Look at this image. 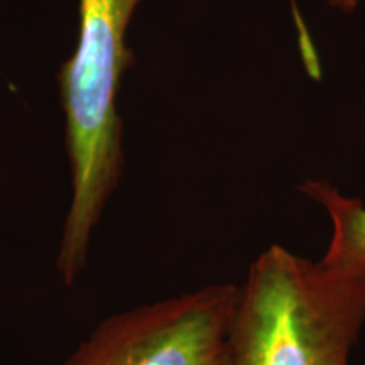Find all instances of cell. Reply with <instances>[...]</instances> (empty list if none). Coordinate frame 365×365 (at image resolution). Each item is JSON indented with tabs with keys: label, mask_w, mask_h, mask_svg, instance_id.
Instances as JSON below:
<instances>
[{
	"label": "cell",
	"mask_w": 365,
	"mask_h": 365,
	"mask_svg": "<svg viewBox=\"0 0 365 365\" xmlns=\"http://www.w3.org/2000/svg\"><path fill=\"white\" fill-rule=\"evenodd\" d=\"M327 210L331 222L330 245L318 267L327 276L365 294V205L336 190L327 180H304L298 188Z\"/></svg>",
	"instance_id": "4"
},
{
	"label": "cell",
	"mask_w": 365,
	"mask_h": 365,
	"mask_svg": "<svg viewBox=\"0 0 365 365\" xmlns=\"http://www.w3.org/2000/svg\"><path fill=\"white\" fill-rule=\"evenodd\" d=\"M139 4L140 0H80L78 44L59 73L73 182L56 257L66 286L83 272L93 228L122 176L117 97L122 75L135 61L125 33Z\"/></svg>",
	"instance_id": "1"
},
{
	"label": "cell",
	"mask_w": 365,
	"mask_h": 365,
	"mask_svg": "<svg viewBox=\"0 0 365 365\" xmlns=\"http://www.w3.org/2000/svg\"><path fill=\"white\" fill-rule=\"evenodd\" d=\"M327 2L341 14H354L365 0H327Z\"/></svg>",
	"instance_id": "6"
},
{
	"label": "cell",
	"mask_w": 365,
	"mask_h": 365,
	"mask_svg": "<svg viewBox=\"0 0 365 365\" xmlns=\"http://www.w3.org/2000/svg\"><path fill=\"white\" fill-rule=\"evenodd\" d=\"M365 294L271 245L250 264L230 328L232 365H350Z\"/></svg>",
	"instance_id": "2"
},
{
	"label": "cell",
	"mask_w": 365,
	"mask_h": 365,
	"mask_svg": "<svg viewBox=\"0 0 365 365\" xmlns=\"http://www.w3.org/2000/svg\"><path fill=\"white\" fill-rule=\"evenodd\" d=\"M287 2H289L291 16H293L296 33H298V36H307L308 34V26H307V21H304L303 14H301V9L298 6V0H287Z\"/></svg>",
	"instance_id": "5"
},
{
	"label": "cell",
	"mask_w": 365,
	"mask_h": 365,
	"mask_svg": "<svg viewBox=\"0 0 365 365\" xmlns=\"http://www.w3.org/2000/svg\"><path fill=\"white\" fill-rule=\"evenodd\" d=\"M239 286L208 284L100 322L63 365H232Z\"/></svg>",
	"instance_id": "3"
}]
</instances>
